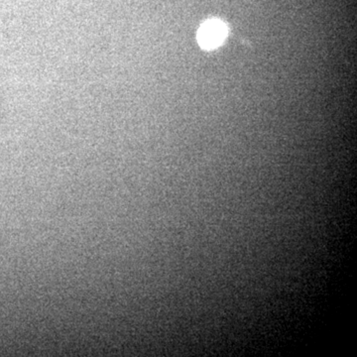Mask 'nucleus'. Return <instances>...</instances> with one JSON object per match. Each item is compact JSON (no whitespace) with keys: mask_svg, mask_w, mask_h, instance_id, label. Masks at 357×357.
<instances>
[{"mask_svg":"<svg viewBox=\"0 0 357 357\" xmlns=\"http://www.w3.org/2000/svg\"><path fill=\"white\" fill-rule=\"evenodd\" d=\"M227 36V28L225 23L218 20L206 21L198 31L199 44L206 50H213L223 43Z\"/></svg>","mask_w":357,"mask_h":357,"instance_id":"obj_1","label":"nucleus"}]
</instances>
